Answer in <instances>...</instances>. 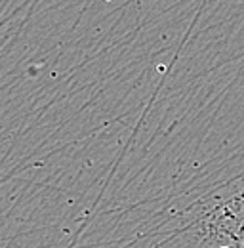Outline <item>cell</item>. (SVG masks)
Listing matches in <instances>:
<instances>
[{"label":"cell","instance_id":"6da1fadb","mask_svg":"<svg viewBox=\"0 0 244 248\" xmlns=\"http://www.w3.org/2000/svg\"><path fill=\"white\" fill-rule=\"evenodd\" d=\"M223 248H227V247H223Z\"/></svg>","mask_w":244,"mask_h":248}]
</instances>
